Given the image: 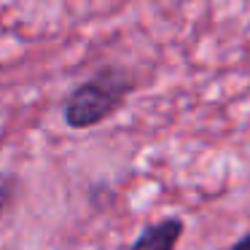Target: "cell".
I'll return each mask as SVG.
<instances>
[{
  "label": "cell",
  "mask_w": 250,
  "mask_h": 250,
  "mask_svg": "<svg viewBox=\"0 0 250 250\" xmlns=\"http://www.w3.org/2000/svg\"><path fill=\"white\" fill-rule=\"evenodd\" d=\"M231 250H250V231L245 234V237H239L237 242L231 245Z\"/></svg>",
  "instance_id": "cell-4"
},
{
  "label": "cell",
  "mask_w": 250,
  "mask_h": 250,
  "mask_svg": "<svg viewBox=\"0 0 250 250\" xmlns=\"http://www.w3.org/2000/svg\"><path fill=\"white\" fill-rule=\"evenodd\" d=\"M135 81L121 67H105L78 83L65 100V124L70 129H89L116 113L132 94Z\"/></svg>",
  "instance_id": "cell-1"
},
{
  "label": "cell",
  "mask_w": 250,
  "mask_h": 250,
  "mask_svg": "<svg viewBox=\"0 0 250 250\" xmlns=\"http://www.w3.org/2000/svg\"><path fill=\"white\" fill-rule=\"evenodd\" d=\"M19 194V183L11 172H0V218L6 215L8 210L14 207Z\"/></svg>",
  "instance_id": "cell-3"
},
{
  "label": "cell",
  "mask_w": 250,
  "mask_h": 250,
  "mask_svg": "<svg viewBox=\"0 0 250 250\" xmlns=\"http://www.w3.org/2000/svg\"><path fill=\"white\" fill-rule=\"evenodd\" d=\"M186 231L183 218L178 215H167L156 223H148L140 231V237L132 242L129 250H175Z\"/></svg>",
  "instance_id": "cell-2"
}]
</instances>
